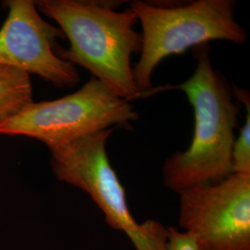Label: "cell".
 I'll use <instances>...</instances> for the list:
<instances>
[{
	"label": "cell",
	"instance_id": "cell-1",
	"mask_svg": "<svg viewBox=\"0 0 250 250\" xmlns=\"http://www.w3.org/2000/svg\"><path fill=\"white\" fill-rule=\"evenodd\" d=\"M196 48L195 72L175 86L185 92L193 107V138L186 151L172 154L162 168L163 185L177 194L233 173L232 147L242 105L227 79L213 69L208 45Z\"/></svg>",
	"mask_w": 250,
	"mask_h": 250
},
{
	"label": "cell",
	"instance_id": "cell-3",
	"mask_svg": "<svg viewBox=\"0 0 250 250\" xmlns=\"http://www.w3.org/2000/svg\"><path fill=\"white\" fill-rule=\"evenodd\" d=\"M236 6L234 0H197L173 7L132 2L130 7L142 25L140 58L133 68L134 82L142 96L152 92L153 72L171 55L215 40L247 43V31L234 18Z\"/></svg>",
	"mask_w": 250,
	"mask_h": 250
},
{
	"label": "cell",
	"instance_id": "cell-6",
	"mask_svg": "<svg viewBox=\"0 0 250 250\" xmlns=\"http://www.w3.org/2000/svg\"><path fill=\"white\" fill-rule=\"evenodd\" d=\"M179 197V226L197 250H250V175L232 173Z\"/></svg>",
	"mask_w": 250,
	"mask_h": 250
},
{
	"label": "cell",
	"instance_id": "cell-4",
	"mask_svg": "<svg viewBox=\"0 0 250 250\" xmlns=\"http://www.w3.org/2000/svg\"><path fill=\"white\" fill-rule=\"evenodd\" d=\"M112 132L109 128L50 150L54 174L87 193L107 225L125 232L135 250H168L165 226L155 220L139 224L131 213L125 188L107 156V141Z\"/></svg>",
	"mask_w": 250,
	"mask_h": 250
},
{
	"label": "cell",
	"instance_id": "cell-5",
	"mask_svg": "<svg viewBox=\"0 0 250 250\" xmlns=\"http://www.w3.org/2000/svg\"><path fill=\"white\" fill-rule=\"evenodd\" d=\"M138 120L130 102L91 77L80 89L62 99L34 102L0 125L1 135L35 138L52 150L112 126Z\"/></svg>",
	"mask_w": 250,
	"mask_h": 250
},
{
	"label": "cell",
	"instance_id": "cell-10",
	"mask_svg": "<svg viewBox=\"0 0 250 250\" xmlns=\"http://www.w3.org/2000/svg\"><path fill=\"white\" fill-rule=\"evenodd\" d=\"M168 250H197L193 239L187 232L168 227Z\"/></svg>",
	"mask_w": 250,
	"mask_h": 250
},
{
	"label": "cell",
	"instance_id": "cell-7",
	"mask_svg": "<svg viewBox=\"0 0 250 250\" xmlns=\"http://www.w3.org/2000/svg\"><path fill=\"white\" fill-rule=\"evenodd\" d=\"M9 10L0 29V65L36 74L57 87H72L80 76L75 67L58 56L62 30L41 17L35 1L8 0Z\"/></svg>",
	"mask_w": 250,
	"mask_h": 250
},
{
	"label": "cell",
	"instance_id": "cell-9",
	"mask_svg": "<svg viewBox=\"0 0 250 250\" xmlns=\"http://www.w3.org/2000/svg\"><path fill=\"white\" fill-rule=\"evenodd\" d=\"M236 100L246 107L247 114L240 133L235 138L232 147V172L250 175V93L236 86H232Z\"/></svg>",
	"mask_w": 250,
	"mask_h": 250
},
{
	"label": "cell",
	"instance_id": "cell-8",
	"mask_svg": "<svg viewBox=\"0 0 250 250\" xmlns=\"http://www.w3.org/2000/svg\"><path fill=\"white\" fill-rule=\"evenodd\" d=\"M29 73L18 68L0 65V125L34 103Z\"/></svg>",
	"mask_w": 250,
	"mask_h": 250
},
{
	"label": "cell",
	"instance_id": "cell-2",
	"mask_svg": "<svg viewBox=\"0 0 250 250\" xmlns=\"http://www.w3.org/2000/svg\"><path fill=\"white\" fill-rule=\"evenodd\" d=\"M36 9L53 20L70 41L69 49L57 54L73 66L92 73L117 96L126 101L143 98L137 88L131 59L142 48L141 34L134 31L138 21L131 7L117 11L99 1L40 0Z\"/></svg>",
	"mask_w": 250,
	"mask_h": 250
}]
</instances>
